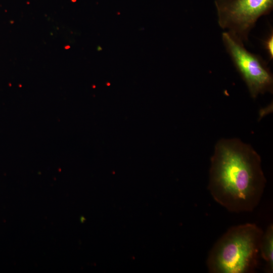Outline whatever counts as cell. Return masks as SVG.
<instances>
[{
    "label": "cell",
    "instance_id": "6da1fadb",
    "mask_svg": "<svg viewBox=\"0 0 273 273\" xmlns=\"http://www.w3.org/2000/svg\"><path fill=\"white\" fill-rule=\"evenodd\" d=\"M266 179L259 154L238 138L217 141L211 158L208 189L233 213L251 212L259 204Z\"/></svg>",
    "mask_w": 273,
    "mask_h": 273
},
{
    "label": "cell",
    "instance_id": "7a4b0ae2",
    "mask_svg": "<svg viewBox=\"0 0 273 273\" xmlns=\"http://www.w3.org/2000/svg\"><path fill=\"white\" fill-rule=\"evenodd\" d=\"M263 231L255 223L234 226L215 242L206 264L211 273L253 272L259 263Z\"/></svg>",
    "mask_w": 273,
    "mask_h": 273
},
{
    "label": "cell",
    "instance_id": "3957f363",
    "mask_svg": "<svg viewBox=\"0 0 273 273\" xmlns=\"http://www.w3.org/2000/svg\"><path fill=\"white\" fill-rule=\"evenodd\" d=\"M222 40L251 97L255 99L260 94L272 93L273 76L266 63L247 51L243 41L231 33L223 32Z\"/></svg>",
    "mask_w": 273,
    "mask_h": 273
},
{
    "label": "cell",
    "instance_id": "277c9868",
    "mask_svg": "<svg viewBox=\"0 0 273 273\" xmlns=\"http://www.w3.org/2000/svg\"><path fill=\"white\" fill-rule=\"evenodd\" d=\"M215 4L219 26L242 41L257 20L273 7V0H216Z\"/></svg>",
    "mask_w": 273,
    "mask_h": 273
},
{
    "label": "cell",
    "instance_id": "5b68a950",
    "mask_svg": "<svg viewBox=\"0 0 273 273\" xmlns=\"http://www.w3.org/2000/svg\"><path fill=\"white\" fill-rule=\"evenodd\" d=\"M260 255L265 262V271H273V225L270 224L261 237L259 246Z\"/></svg>",
    "mask_w": 273,
    "mask_h": 273
},
{
    "label": "cell",
    "instance_id": "8992f818",
    "mask_svg": "<svg viewBox=\"0 0 273 273\" xmlns=\"http://www.w3.org/2000/svg\"><path fill=\"white\" fill-rule=\"evenodd\" d=\"M263 46L267 52L269 59H273V33L272 31L263 41Z\"/></svg>",
    "mask_w": 273,
    "mask_h": 273
}]
</instances>
